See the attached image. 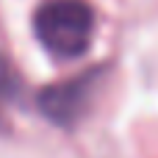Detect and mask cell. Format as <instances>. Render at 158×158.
I'll return each mask as SVG.
<instances>
[{
    "instance_id": "1",
    "label": "cell",
    "mask_w": 158,
    "mask_h": 158,
    "mask_svg": "<svg viewBox=\"0 0 158 158\" xmlns=\"http://www.w3.org/2000/svg\"><path fill=\"white\" fill-rule=\"evenodd\" d=\"M97 31V14L89 0H42L33 14L39 44L58 61L81 58Z\"/></svg>"
},
{
    "instance_id": "2",
    "label": "cell",
    "mask_w": 158,
    "mask_h": 158,
    "mask_svg": "<svg viewBox=\"0 0 158 158\" xmlns=\"http://www.w3.org/2000/svg\"><path fill=\"white\" fill-rule=\"evenodd\" d=\"M103 75L106 72L94 67V69H86V72H81L75 78H67V81H61L56 86L42 89V94H39L42 114L50 122L61 125V128H72L89 111V106H92V100L97 94V86H100Z\"/></svg>"
},
{
    "instance_id": "3",
    "label": "cell",
    "mask_w": 158,
    "mask_h": 158,
    "mask_svg": "<svg viewBox=\"0 0 158 158\" xmlns=\"http://www.w3.org/2000/svg\"><path fill=\"white\" fill-rule=\"evenodd\" d=\"M17 94H19V75H17V69L8 64V58L0 56V122H3V117H6V108L17 100ZM0 128H3V125H0Z\"/></svg>"
}]
</instances>
